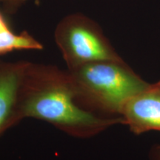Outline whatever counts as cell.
<instances>
[{
    "instance_id": "ba28073f",
    "label": "cell",
    "mask_w": 160,
    "mask_h": 160,
    "mask_svg": "<svg viewBox=\"0 0 160 160\" xmlns=\"http://www.w3.org/2000/svg\"><path fill=\"white\" fill-rule=\"evenodd\" d=\"M152 160H160V146L154 148V149L152 151L151 154Z\"/></svg>"
},
{
    "instance_id": "7a4b0ae2",
    "label": "cell",
    "mask_w": 160,
    "mask_h": 160,
    "mask_svg": "<svg viewBox=\"0 0 160 160\" xmlns=\"http://www.w3.org/2000/svg\"><path fill=\"white\" fill-rule=\"evenodd\" d=\"M68 71L79 105L103 117H122L125 103L148 85L123 60L93 62Z\"/></svg>"
},
{
    "instance_id": "5b68a950",
    "label": "cell",
    "mask_w": 160,
    "mask_h": 160,
    "mask_svg": "<svg viewBox=\"0 0 160 160\" xmlns=\"http://www.w3.org/2000/svg\"><path fill=\"white\" fill-rule=\"evenodd\" d=\"M27 62L0 65V131L22 119L19 97Z\"/></svg>"
},
{
    "instance_id": "8992f818",
    "label": "cell",
    "mask_w": 160,
    "mask_h": 160,
    "mask_svg": "<svg viewBox=\"0 0 160 160\" xmlns=\"http://www.w3.org/2000/svg\"><path fill=\"white\" fill-rule=\"evenodd\" d=\"M42 46L28 33L24 32L17 35L11 31L0 14V54L13 50L33 49L40 50Z\"/></svg>"
},
{
    "instance_id": "52a82bcc",
    "label": "cell",
    "mask_w": 160,
    "mask_h": 160,
    "mask_svg": "<svg viewBox=\"0 0 160 160\" xmlns=\"http://www.w3.org/2000/svg\"><path fill=\"white\" fill-rule=\"evenodd\" d=\"M25 1L26 0H0V3H2L8 10H15Z\"/></svg>"
},
{
    "instance_id": "6da1fadb",
    "label": "cell",
    "mask_w": 160,
    "mask_h": 160,
    "mask_svg": "<svg viewBox=\"0 0 160 160\" xmlns=\"http://www.w3.org/2000/svg\"><path fill=\"white\" fill-rule=\"evenodd\" d=\"M19 113L22 119L43 120L79 138L93 137L116 124H125L122 117H103L82 107L68 71L29 62L20 92Z\"/></svg>"
},
{
    "instance_id": "3957f363",
    "label": "cell",
    "mask_w": 160,
    "mask_h": 160,
    "mask_svg": "<svg viewBox=\"0 0 160 160\" xmlns=\"http://www.w3.org/2000/svg\"><path fill=\"white\" fill-rule=\"evenodd\" d=\"M55 38L68 69L93 62L122 60L99 28L82 15L65 18L57 26Z\"/></svg>"
},
{
    "instance_id": "277c9868",
    "label": "cell",
    "mask_w": 160,
    "mask_h": 160,
    "mask_svg": "<svg viewBox=\"0 0 160 160\" xmlns=\"http://www.w3.org/2000/svg\"><path fill=\"white\" fill-rule=\"evenodd\" d=\"M121 116L135 134L160 131V81L148 84L132 97L124 105Z\"/></svg>"
}]
</instances>
